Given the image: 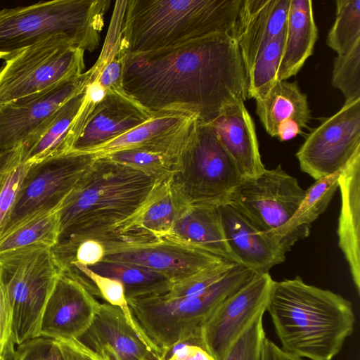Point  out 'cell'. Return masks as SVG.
Returning <instances> with one entry per match:
<instances>
[{"instance_id":"6da1fadb","label":"cell","mask_w":360,"mask_h":360,"mask_svg":"<svg viewBox=\"0 0 360 360\" xmlns=\"http://www.w3.org/2000/svg\"><path fill=\"white\" fill-rule=\"evenodd\" d=\"M123 55L124 93L151 113L177 110L209 123L226 105L248 98L245 70L231 34Z\"/></svg>"},{"instance_id":"7a4b0ae2","label":"cell","mask_w":360,"mask_h":360,"mask_svg":"<svg viewBox=\"0 0 360 360\" xmlns=\"http://www.w3.org/2000/svg\"><path fill=\"white\" fill-rule=\"evenodd\" d=\"M166 181L98 155L58 210V241L122 235Z\"/></svg>"},{"instance_id":"3957f363","label":"cell","mask_w":360,"mask_h":360,"mask_svg":"<svg viewBox=\"0 0 360 360\" xmlns=\"http://www.w3.org/2000/svg\"><path fill=\"white\" fill-rule=\"evenodd\" d=\"M281 348L308 360H333L354 330L352 302L300 276L274 281L266 307Z\"/></svg>"},{"instance_id":"277c9868","label":"cell","mask_w":360,"mask_h":360,"mask_svg":"<svg viewBox=\"0 0 360 360\" xmlns=\"http://www.w3.org/2000/svg\"><path fill=\"white\" fill-rule=\"evenodd\" d=\"M243 0L124 1L119 49L137 53L233 34Z\"/></svg>"},{"instance_id":"5b68a950","label":"cell","mask_w":360,"mask_h":360,"mask_svg":"<svg viewBox=\"0 0 360 360\" xmlns=\"http://www.w3.org/2000/svg\"><path fill=\"white\" fill-rule=\"evenodd\" d=\"M110 0H53L0 11V59L61 35L84 51L99 46Z\"/></svg>"},{"instance_id":"8992f818","label":"cell","mask_w":360,"mask_h":360,"mask_svg":"<svg viewBox=\"0 0 360 360\" xmlns=\"http://www.w3.org/2000/svg\"><path fill=\"white\" fill-rule=\"evenodd\" d=\"M255 272L236 264L204 293L168 299L161 295L127 300L134 322L160 356L174 344L201 334L214 309L243 286Z\"/></svg>"},{"instance_id":"52a82bcc","label":"cell","mask_w":360,"mask_h":360,"mask_svg":"<svg viewBox=\"0 0 360 360\" xmlns=\"http://www.w3.org/2000/svg\"><path fill=\"white\" fill-rule=\"evenodd\" d=\"M243 179L212 128L196 120L169 179L172 190L186 205L221 206Z\"/></svg>"},{"instance_id":"ba28073f","label":"cell","mask_w":360,"mask_h":360,"mask_svg":"<svg viewBox=\"0 0 360 360\" xmlns=\"http://www.w3.org/2000/svg\"><path fill=\"white\" fill-rule=\"evenodd\" d=\"M0 269L11 307V340L19 346L37 338L45 305L60 270L50 248L0 255Z\"/></svg>"},{"instance_id":"9c48e42d","label":"cell","mask_w":360,"mask_h":360,"mask_svg":"<svg viewBox=\"0 0 360 360\" xmlns=\"http://www.w3.org/2000/svg\"><path fill=\"white\" fill-rule=\"evenodd\" d=\"M84 52L58 35L6 58L0 68V106L80 75L85 68Z\"/></svg>"},{"instance_id":"30bf717a","label":"cell","mask_w":360,"mask_h":360,"mask_svg":"<svg viewBox=\"0 0 360 360\" xmlns=\"http://www.w3.org/2000/svg\"><path fill=\"white\" fill-rule=\"evenodd\" d=\"M97 157L94 153L70 151L31 162L3 233L34 214L59 210Z\"/></svg>"},{"instance_id":"8fae6325","label":"cell","mask_w":360,"mask_h":360,"mask_svg":"<svg viewBox=\"0 0 360 360\" xmlns=\"http://www.w3.org/2000/svg\"><path fill=\"white\" fill-rule=\"evenodd\" d=\"M100 242L105 250L103 260L144 266L165 276L172 284L228 261L172 233L158 238L114 237Z\"/></svg>"},{"instance_id":"7c38bea8","label":"cell","mask_w":360,"mask_h":360,"mask_svg":"<svg viewBox=\"0 0 360 360\" xmlns=\"http://www.w3.org/2000/svg\"><path fill=\"white\" fill-rule=\"evenodd\" d=\"M360 155V98L345 102L307 136L296 153L301 170L315 181L343 169Z\"/></svg>"},{"instance_id":"4fadbf2b","label":"cell","mask_w":360,"mask_h":360,"mask_svg":"<svg viewBox=\"0 0 360 360\" xmlns=\"http://www.w3.org/2000/svg\"><path fill=\"white\" fill-rule=\"evenodd\" d=\"M305 190L281 165L243 178L230 195L229 202L265 232L287 223L297 210Z\"/></svg>"},{"instance_id":"5bb4252c","label":"cell","mask_w":360,"mask_h":360,"mask_svg":"<svg viewBox=\"0 0 360 360\" xmlns=\"http://www.w3.org/2000/svg\"><path fill=\"white\" fill-rule=\"evenodd\" d=\"M274 281L269 272L255 273L223 301L202 324L203 345L215 360H223L258 313L266 309Z\"/></svg>"},{"instance_id":"9a60e30c","label":"cell","mask_w":360,"mask_h":360,"mask_svg":"<svg viewBox=\"0 0 360 360\" xmlns=\"http://www.w3.org/2000/svg\"><path fill=\"white\" fill-rule=\"evenodd\" d=\"M124 92L107 91L91 110L74 120L69 132L70 151L91 153L153 117Z\"/></svg>"},{"instance_id":"2e32d148","label":"cell","mask_w":360,"mask_h":360,"mask_svg":"<svg viewBox=\"0 0 360 360\" xmlns=\"http://www.w3.org/2000/svg\"><path fill=\"white\" fill-rule=\"evenodd\" d=\"M90 71L0 106V153L21 145L69 98L86 86Z\"/></svg>"},{"instance_id":"e0dca14e","label":"cell","mask_w":360,"mask_h":360,"mask_svg":"<svg viewBox=\"0 0 360 360\" xmlns=\"http://www.w3.org/2000/svg\"><path fill=\"white\" fill-rule=\"evenodd\" d=\"M74 340L95 360H160L122 311L106 302H100L89 327Z\"/></svg>"},{"instance_id":"ac0fdd59","label":"cell","mask_w":360,"mask_h":360,"mask_svg":"<svg viewBox=\"0 0 360 360\" xmlns=\"http://www.w3.org/2000/svg\"><path fill=\"white\" fill-rule=\"evenodd\" d=\"M99 304L81 282L60 271L45 305L37 338H77L91 323Z\"/></svg>"},{"instance_id":"d6986e66","label":"cell","mask_w":360,"mask_h":360,"mask_svg":"<svg viewBox=\"0 0 360 360\" xmlns=\"http://www.w3.org/2000/svg\"><path fill=\"white\" fill-rule=\"evenodd\" d=\"M222 229L236 263L256 273H266L283 262L285 252L245 215L228 202L219 206Z\"/></svg>"},{"instance_id":"ffe728a7","label":"cell","mask_w":360,"mask_h":360,"mask_svg":"<svg viewBox=\"0 0 360 360\" xmlns=\"http://www.w3.org/2000/svg\"><path fill=\"white\" fill-rule=\"evenodd\" d=\"M290 0H243L232 36L245 75L267 45L285 27Z\"/></svg>"},{"instance_id":"44dd1931","label":"cell","mask_w":360,"mask_h":360,"mask_svg":"<svg viewBox=\"0 0 360 360\" xmlns=\"http://www.w3.org/2000/svg\"><path fill=\"white\" fill-rule=\"evenodd\" d=\"M207 124L243 178L258 175L266 169L261 159L255 123L244 103L225 105Z\"/></svg>"},{"instance_id":"7402d4cb","label":"cell","mask_w":360,"mask_h":360,"mask_svg":"<svg viewBox=\"0 0 360 360\" xmlns=\"http://www.w3.org/2000/svg\"><path fill=\"white\" fill-rule=\"evenodd\" d=\"M341 207L338 219V245L348 263L360 292V155L344 168L338 180Z\"/></svg>"},{"instance_id":"603a6c76","label":"cell","mask_w":360,"mask_h":360,"mask_svg":"<svg viewBox=\"0 0 360 360\" xmlns=\"http://www.w3.org/2000/svg\"><path fill=\"white\" fill-rule=\"evenodd\" d=\"M317 38L312 1L290 0L278 80H287L300 70L312 54Z\"/></svg>"},{"instance_id":"cb8c5ba5","label":"cell","mask_w":360,"mask_h":360,"mask_svg":"<svg viewBox=\"0 0 360 360\" xmlns=\"http://www.w3.org/2000/svg\"><path fill=\"white\" fill-rule=\"evenodd\" d=\"M86 86L69 98L16 148L24 162H37L67 153L68 135L83 103Z\"/></svg>"},{"instance_id":"d4e9b609","label":"cell","mask_w":360,"mask_h":360,"mask_svg":"<svg viewBox=\"0 0 360 360\" xmlns=\"http://www.w3.org/2000/svg\"><path fill=\"white\" fill-rule=\"evenodd\" d=\"M171 233L219 257L236 263L224 234L219 206L187 205L176 219Z\"/></svg>"},{"instance_id":"484cf974","label":"cell","mask_w":360,"mask_h":360,"mask_svg":"<svg viewBox=\"0 0 360 360\" xmlns=\"http://www.w3.org/2000/svg\"><path fill=\"white\" fill-rule=\"evenodd\" d=\"M344 168L316 180L305 190V195L290 219L279 229L266 232L285 253L309 235L312 223L326 210L338 189Z\"/></svg>"},{"instance_id":"4316f807","label":"cell","mask_w":360,"mask_h":360,"mask_svg":"<svg viewBox=\"0 0 360 360\" xmlns=\"http://www.w3.org/2000/svg\"><path fill=\"white\" fill-rule=\"evenodd\" d=\"M256 113L271 137L284 120H293L303 129L311 118L306 94L297 82L287 80L276 81L264 97L256 100Z\"/></svg>"},{"instance_id":"83f0119b","label":"cell","mask_w":360,"mask_h":360,"mask_svg":"<svg viewBox=\"0 0 360 360\" xmlns=\"http://www.w3.org/2000/svg\"><path fill=\"white\" fill-rule=\"evenodd\" d=\"M186 206L172 190L168 179L125 231L117 237L158 238L169 234Z\"/></svg>"},{"instance_id":"f1b7e54d","label":"cell","mask_w":360,"mask_h":360,"mask_svg":"<svg viewBox=\"0 0 360 360\" xmlns=\"http://www.w3.org/2000/svg\"><path fill=\"white\" fill-rule=\"evenodd\" d=\"M59 233L58 210L34 214L0 236V255L33 248H51Z\"/></svg>"},{"instance_id":"f546056e","label":"cell","mask_w":360,"mask_h":360,"mask_svg":"<svg viewBox=\"0 0 360 360\" xmlns=\"http://www.w3.org/2000/svg\"><path fill=\"white\" fill-rule=\"evenodd\" d=\"M86 266L98 274L119 281L127 300L163 294L172 285L165 276L134 264L103 260Z\"/></svg>"},{"instance_id":"4dcf8cb0","label":"cell","mask_w":360,"mask_h":360,"mask_svg":"<svg viewBox=\"0 0 360 360\" xmlns=\"http://www.w3.org/2000/svg\"><path fill=\"white\" fill-rule=\"evenodd\" d=\"M31 163L23 161L16 148L0 153V236L10 219Z\"/></svg>"},{"instance_id":"1f68e13d","label":"cell","mask_w":360,"mask_h":360,"mask_svg":"<svg viewBox=\"0 0 360 360\" xmlns=\"http://www.w3.org/2000/svg\"><path fill=\"white\" fill-rule=\"evenodd\" d=\"M285 37V27L264 49L246 75L247 95L255 100L264 97L277 75Z\"/></svg>"},{"instance_id":"d6a6232c","label":"cell","mask_w":360,"mask_h":360,"mask_svg":"<svg viewBox=\"0 0 360 360\" xmlns=\"http://www.w3.org/2000/svg\"><path fill=\"white\" fill-rule=\"evenodd\" d=\"M335 3V20L326 42L338 54H342L360 42V0H337Z\"/></svg>"},{"instance_id":"836d02e7","label":"cell","mask_w":360,"mask_h":360,"mask_svg":"<svg viewBox=\"0 0 360 360\" xmlns=\"http://www.w3.org/2000/svg\"><path fill=\"white\" fill-rule=\"evenodd\" d=\"M103 155L113 162L141 170L160 180L169 179L178 159L144 148H127Z\"/></svg>"},{"instance_id":"e575fe53","label":"cell","mask_w":360,"mask_h":360,"mask_svg":"<svg viewBox=\"0 0 360 360\" xmlns=\"http://www.w3.org/2000/svg\"><path fill=\"white\" fill-rule=\"evenodd\" d=\"M332 85L342 91L345 102L360 98V42L334 59Z\"/></svg>"},{"instance_id":"d590c367","label":"cell","mask_w":360,"mask_h":360,"mask_svg":"<svg viewBox=\"0 0 360 360\" xmlns=\"http://www.w3.org/2000/svg\"><path fill=\"white\" fill-rule=\"evenodd\" d=\"M236 264L224 261L212 265L186 279L173 283L167 292L160 295L168 299L200 295L223 278Z\"/></svg>"},{"instance_id":"8d00e7d4","label":"cell","mask_w":360,"mask_h":360,"mask_svg":"<svg viewBox=\"0 0 360 360\" xmlns=\"http://www.w3.org/2000/svg\"><path fill=\"white\" fill-rule=\"evenodd\" d=\"M266 309L261 311L236 339L223 360H260L263 342L266 337L263 317Z\"/></svg>"},{"instance_id":"74e56055","label":"cell","mask_w":360,"mask_h":360,"mask_svg":"<svg viewBox=\"0 0 360 360\" xmlns=\"http://www.w3.org/2000/svg\"><path fill=\"white\" fill-rule=\"evenodd\" d=\"M160 360H215L205 347L201 334L180 341L162 352Z\"/></svg>"},{"instance_id":"f35d334b","label":"cell","mask_w":360,"mask_h":360,"mask_svg":"<svg viewBox=\"0 0 360 360\" xmlns=\"http://www.w3.org/2000/svg\"><path fill=\"white\" fill-rule=\"evenodd\" d=\"M43 360H95L74 340H46Z\"/></svg>"},{"instance_id":"ab89813d","label":"cell","mask_w":360,"mask_h":360,"mask_svg":"<svg viewBox=\"0 0 360 360\" xmlns=\"http://www.w3.org/2000/svg\"><path fill=\"white\" fill-rule=\"evenodd\" d=\"M12 311L7 290L0 269V356L11 340Z\"/></svg>"},{"instance_id":"60d3db41","label":"cell","mask_w":360,"mask_h":360,"mask_svg":"<svg viewBox=\"0 0 360 360\" xmlns=\"http://www.w3.org/2000/svg\"><path fill=\"white\" fill-rule=\"evenodd\" d=\"M47 338H36L19 346L18 360H43Z\"/></svg>"},{"instance_id":"b9f144b4","label":"cell","mask_w":360,"mask_h":360,"mask_svg":"<svg viewBox=\"0 0 360 360\" xmlns=\"http://www.w3.org/2000/svg\"><path fill=\"white\" fill-rule=\"evenodd\" d=\"M260 360H305L292 355L284 350L274 342L266 338L264 340Z\"/></svg>"},{"instance_id":"7bdbcfd3","label":"cell","mask_w":360,"mask_h":360,"mask_svg":"<svg viewBox=\"0 0 360 360\" xmlns=\"http://www.w3.org/2000/svg\"><path fill=\"white\" fill-rule=\"evenodd\" d=\"M302 128L295 121L284 120L277 128L276 138L280 141H289L302 133Z\"/></svg>"},{"instance_id":"ee69618b","label":"cell","mask_w":360,"mask_h":360,"mask_svg":"<svg viewBox=\"0 0 360 360\" xmlns=\"http://www.w3.org/2000/svg\"><path fill=\"white\" fill-rule=\"evenodd\" d=\"M14 345L15 344L11 340L6 347L3 354L4 360H18L19 351L18 347L15 349Z\"/></svg>"},{"instance_id":"f6af8a7d","label":"cell","mask_w":360,"mask_h":360,"mask_svg":"<svg viewBox=\"0 0 360 360\" xmlns=\"http://www.w3.org/2000/svg\"><path fill=\"white\" fill-rule=\"evenodd\" d=\"M0 360H4V357L3 356L2 357L0 356Z\"/></svg>"}]
</instances>
